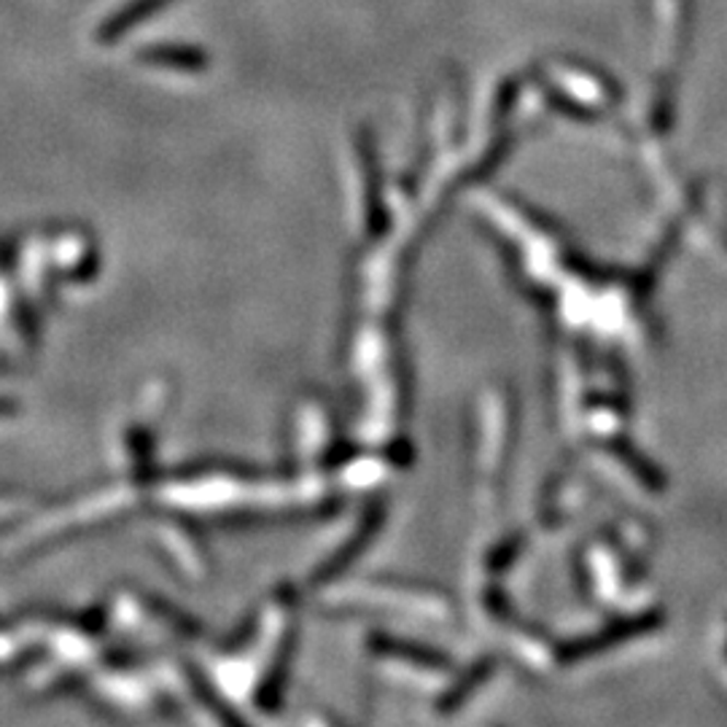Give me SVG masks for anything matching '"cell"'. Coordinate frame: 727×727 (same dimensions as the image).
<instances>
[{
  "mask_svg": "<svg viewBox=\"0 0 727 727\" xmlns=\"http://www.w3.org/2000/svg\"><path fill=\"white\" fill-rule=\"evenodd\" d=\"M149 60L160 62V66L181 68V70H203L208 68V55L192 46H160V49H151Z\"/></svg>",
  "mask_w": 727,
  "mask_h": 727,
  "instance_id": "cell-1",
  "label": "cell"
}]
</instances>
